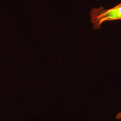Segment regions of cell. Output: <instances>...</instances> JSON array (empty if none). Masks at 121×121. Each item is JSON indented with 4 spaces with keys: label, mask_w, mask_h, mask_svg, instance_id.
<instances>
[{
    "label": "cell",
    "mask_w": 121,
    "mask_h": 121,
    "mask_svg": "<svg viewBox=\"0 0 121 121\" xmlns=\"http://www.w3.org/2000/svg\"><path fill=\"white\" fill-rule=\"evenodd\" d=\"M90 14L93 29H99L102 24L104 22L121 20V3L108 9H105L102 6L99 8H93Z\"/></svg>",
    "instance_id": "cell-1"
},
{
    "label": "cell",
    "mask_w": 121,
    "mask_h": 121,
    "mask_svg": "<svg viewBox=\"0 0 121 121\" xmlns=\"http://www.w3.org/2000/svg\"><path fill=\"white\" fill-rule=\"evenodd\" d=\"M116 119H121V112L118 113L117 114V116H116Z\"/></svg>",
    "instance_id": "cell-2"
}]
</instances>
